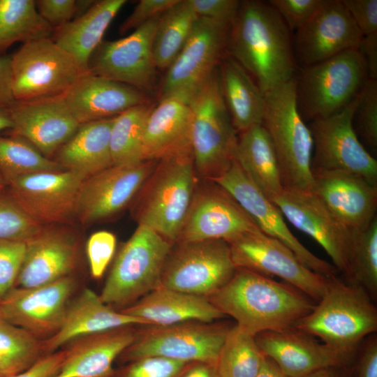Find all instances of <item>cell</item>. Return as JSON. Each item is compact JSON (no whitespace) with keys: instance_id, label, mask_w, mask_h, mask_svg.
<instances>
[{"instance_id":"obj_23","label":"cell","mask_w":377,"mask_h":377,"mask_svg":"<svg viewBox=\"0 0 377 377\" xmlns=\"http://www.w3.org/2000/svg\"><path fill=\"white\" fill-rule=\"evenodd\" d=\"M255 339L262 353L289 377H304L329 367L346 368L356 352L334 348L295 328L262 332Z\"/></svg>"},{"instance_id":"obj_5","label":"cell","mask_w":377,"mask_h":377,"mask_svg":"<svg viewBox=\"0 0 377 377\" xmlns=\"http://www.w3.org/2000/svg\"><path fill=\"white\" fill-rule=\"evenodd\" d=\"M193 154L159 160L138 193L135 216L170 243H176L195 194Z\"/></svg>"},{"instance_id":"obj_62","label":"cell","mask_w":377,"mask_h":377,"mask_svg":"<svg viewBox=\"0 0 377 377\" xmlns=\"http://www.w3.org/2000/svg\"><path fill=\"white\" fill-rule=\"evenodd\" d=\"M0 377H5V376L0 371Z\"/></svg>"},{"instance_id":"obj_51","label":"cell","mask_w":377,"mask_h":377,"mask_svg":"<svg viewBox=\"0 0 377 377\" xmlns=\"http://www.w3.org/2000/svg\"><path fill=\"white\" fill-rule=\"evenodd\" d=\"M198 17L231 23L241 1L238 0H188Z\"/></svg>"},{"instance_id":"obj_61","label":"cell","mask_w":377,"mask_h":377,"mask_svg":"<svg viewBox=\"0 0 377 377\" xmlns=\"http://www.w3.org/2000/svg\"><path fill=\"white\" fill-rule=\"evenodd\" d=\"M6 190V184L3 177L0 174V193Z\"/></svg>"},{"instance_id":"obj_11","label":"cell","mask_w":377,"mask_h":377,"mask_svg":"<svg viewBox=\"0 0 377 377\" xmlns=\"http://www.w3.org/2000/svg\"><path fill=\"white\" fill-rule=\"evenodd\" d=\"M359 94L340 112L311 121L313 176L323 172L348 173L377 186V161L362 145L353 127Z\"/></svg>"},{"instance_id":"obj_59","label":"cell","mask_w":377,"mask_h":377,"mask_svg":"<svg viewBox=\"0 0 377 377\" xmlns=\"http://www.w3.org/2000/svg\"><path fill=\"white\" fill-rule=\"evenodd\" d=\"M339 367H329L318 370L304 377H344Z\"/></svg>"},{"instance_id":"obj_17","label":"cell","mask_w":377,"mask_h":377,"mask_svg":"<svg viewBox=\"0 0 377 377\" xmlns=\"http://www.w3.org/2000/svg\"><path fill=\"white\" fill-rule=\"evenodd\" d=\"M272 202L293 226L323 248L335 268L346 278L357 232L343 223L311 191L283 188Z\"/></svg>"},{"instance_id":"obj_60","label":"cell","mask_w":377,"mask_h":377,"mask_svg":"<svg viewBox=\"0 0 377 377\" xmlns=\"http://www.w3.org/2000/svg\"><path fill=\"white\" fill-rule=\"evenodd\" d=\"M13 121L8 109L0 110V132L13 128Z\"/></svg>"},{"instance_id":"obj_10","label":"cell","mask_w":377,"mask_h":377,"mask_svg":"<svg viewBox=\"0 0 377 377\" xmlns=\"http://www.w3.org/2000/svg\"><path fill=\"white\" fill-rule=\"evenodd\" d=\"M11 72L18 102L64 95L84 74L51 37L22 44L11 55Z\"/></svg>"},{"instance_id":"obj_28","label":"cell","mask_w":377,"mask_h":377,"mask_svg":"<svg viewBox=\"0 0 377 377\" xmlns=\"http://www.w3.org/2000/svg\"><path fill=\"white\" fill-rule=\"evenodd\" d=\"M134 325L76 338L66 347L63 362L53 377H111L113 363L134 341Z\"/></svg>"},{"instance_id":"obj_46","label":"cell","mask_w":377,"mask_h":377,"mask_svg":"<svg viewBox=\"0 0 377 377\" xmlns=\"http://www.w3.org/2000/svg\"><path fill=\"white\" fill-rule=\"evenodd\" d=\"M26 241L0 240V300L15 287Z\"/></svg>"},{"instance_id":"obj_58","label":"cell","mask_w":377,"mask_h":377,"mask_svg":"<svg viewBox=\"0 0 377 377\" xmlns=\"http://www.w3.org/2000/svg\"><path fill=\"white\" fill-rule=\"evenodd\" d=\"M256 377H289L269 357L263 358L259 371Z\"/></svg>"},{"instance_id":"obj_26","label":"cell","mask_w":377,"mask_h":377,"mask_svg":"<svg viewBox=\"0 0 377 377\" xmlns=\"http://www.w3.org/2000/svg\"><path fill=\"white\" fill-rule=\"evenodd\" d=\"M64 97L80 124L112 118L149 103L144 91L89 72L82 75Z\"/></svg>"},{"instance_id":"obj_53","label":"cell","mask_w":377,"mask_h":377,"mask_svg":"<svg viewBox=\"0 0 377 377\" xmlns=\"http://www.w3.org/2000/svg\"><path fill=\"white\" fill-rule=\"evenodd\" d=\"M355 377H377V335L365 338L356 350Z\"/></svg>"},{"instance_id":"obj_1","label":"cell","mask_w":377,"mask_h":377,"mask_svg":"<svg viewBox=\"0 0 377 377\" xmlns=\"http://www.w3.org/2000/svg\"><path fill=\"white\" fill-rule=\"evenodd\" d=\"M227 52L264 94L295 78L290 29L267 1H241L230 23Z\"/></svg>"},{"instance_id":"obj_43","label":"cell","mask_w":377,"mask_h":377,"mask_svg":"<svg viewBox=\"0 0 377 377\" xmlns=\"http://www.w3.org/2000/svg\"><path fill=\"white\" fill-rule=\"evenodd\" d=\"M43 226L33 220L8 193H0V240L27 241Z\"/></svg>"},{"instance_id":"obj_49","label":"cell","mask_w":377,"mask_h":377,"mask_svg":"<svg viewBox=\"0 0 377 377\" xmlns=\"http://www.w3.org/2000/svg\"><path fill=\"white\" fill-rule=\"evenodd\" d=\"M267 2L281 16L289 29L296 31L314 15L324 0H269Z\"/></svg>"},{"instance_id":"obj_30","label":"cell","mask_w":377,"mask_h":377,"mask_svg":"<svg viewBox=\"0 0 377 377\" xmlns=\"http://www.w3.org/2000/svg\"><path fill=\"white\" fill-rule=\"evenodd\" d=\"M135 325H148L142 319L108 305L99 295L86 288L71 300L59 330L43 340V352L47 355L76 338Z\"/></svg>"},{"instance_id":"obj_54","label":"cell","mask_w":377,"mask_h":377,"mask_svg":"<svg viewBox=\"0 0 377 377\" xmlns=\"http://www.w3.org/2000/svg\"><path fill=\"white\" fill-rule=\"evenodd\" d=\"M65 350H59L41 358L27 371L10 377H53L65 357Z\"/></svg>"},{"instance_id":"obj_19","label":"cell","mask_w":377,"mask_h":377,"mask_svg":"<svg viewBox=\"0 0 377 377\" xmlns=\"http://www.w3.org/2000/svg\"><path fill=\"white\" fill-rule=\"evenodd\" d=\"M158 161L114 165L84 179L77 196L75 218L89 224L123 210L137 196Z\"/></svg>"},{"instance_id":"obj_37","label":"cell","mask_w":377,"mask_h":377,"mask_svg":"<svg viewBox=\"0 0 377 377\" xmlns=\"http://www.w3.org/2000/svg\"><path fill=\"white\" fill-rule=\"evenodd\" d=\"M198 17L188 0H179L159 18L153 41L158 68H168L184 46Z\"/></svg>"},{"instance_id":"obj_14","label":"cell","mask_w":377,"mask_h":377,"mask_svg":"<svg viewBox=\"0 0 377 377\" xmlns=\"http://www.w3.org/2000/svg\"><path fill=\"white\" fill-rule=\"evenodd\" d=\"M227 242L236 267L269 278L277 276L316 302L322 297L330 278L308 268L277 239L258 231Z\"/></svg>"},{"instance_id":"obj_50","label":"cell","mask_w":377,"mask_h":377,"mask_svg":"<svg viewBox=\"0 0 377 377\" xmlns=\"http://www.w3.org/2000/svg\"><path fill=\"white\" fill-rule=\"evenodd\" d=\"M178 1L179 0L140 1L133 12L121 24L119 33L124 34L129 30H135L147 22L161 16Z\"/></svg>"},{"instance_id":"obj_2","label":"cell","mask_w":377,"mask_h":377,"mask_svg":"<svg viewBox=\"0 0 377 377\" xmlns=\"http://www.w3.org/2000/svg\"><path fill=\"white\" fill-rule=\"evenodd\" d=\"M208 299L253 337L293 328L316 304L292 285L238 267L230 280Z\"/></svg>"},{"instance_id":"obj_8","label":"cell","mask_w":377,"mask_h":377,"mask_svg":"<svg viewBox=\"0 0 377 377\" xmlns=\"http://www.w3.org/2000/svg\"><path fill=\"white\" fill-rule=\"evenodd\" d=\"M189 105L195 169L212 180L230 167L237 138L222 96L218 68Z\"/></svg>"},{"instance_id":"obj_55","label":"cell","mask_w":377,"mask_h":377,"mask_svg":"<svg viewBox=\"0 0 377 377\" xmlns=\"http://www.w3.org/2000/svg\"><path fill=\"white\" fill-rule=\"evenodd\" d=\"M11 72V55L0 56V110L8 109L16 103Z\"/></svg>"},{"instance_id":"obj_63","label":"cell","mask_w":377,"mask_h":377,"mask_svg":"<svg viewBox=\"0 0 377 377\" xmlns=\"http://www.w3.org/2000/svg\"><path fill=\"white\" fill-rule=\"evenodd\" d=\"M114 374H113L111 377H114Z\"/></svg>"},{"instance_id":"obj_56","label":"cell","mask_w":377,"mask_h":377,"mask_svg":"<svg viewBox=\"0 0 377 377\" xmlns=\"http://www.w3.org/2000/svg\"><path fill=\"white\" fill-rule=\"evenodd\" d=\"M357 49L365 60L369 78L377 80V32L363 36Z\"/></svg>"},{"instance_id":"obj_27","label":"cell","mask_w":377,"mask_h":377,"mask_svg":"<svg viewBox=\"0 0 377 377\" xmlns=\"http://www.w3.org/2000/svg\"><path fill=\"white\" fill-rule=\"evenodd\" d=\"M311 191L347 227L366 228L376 217L377 186L348 173L313 175Z\"/></svg>"},{"instance_id":"obj_7","label":"cell","mask_w":377,"mask_h":377,"mask_svg":"<svg viewBox=\"0 0 377 377\" xmlns=\"http://www.w3.org/2000/svg\"><path fill=\"white\" fill-rule=\"evenodd\" d=\"M172 244L150 228L138 225L115 258L99 295L102 301L121 310L159 287Z\"/></svg>"},{"instance_id":"obj_20","label":"cell","mask_w":377,"mask_h":377,"mask_svg":"<svg viewBox=\"0 0 377 377\" xmlns=\"http://www.w3.org/2000/svg\"><path fill=\"white\" fill-rule=\"evenodd\" d=\"M77 285L71 275L35 288H14L0 300V316L45 340L60 328Z\"/></svg>"},{"instance_id":"obj_12","label":"cell","mask_w":377,"mask_h":377,"mask_svg":"<svg viewBox=\"0 0 377 377\" xmlns=\"http://www.w3.org/2000/svg\"><path fill=\"white\" fill-rule=\"evenodd\" d=\"M165 260L161 286L209 297L234 275L229 244L223 239L177 242Z\"/></svg>"},{"instance_id":"obj_29","label":"cell","mask_w":377,"mask_h":377,"mask_svg":"<svg viewBox=\"0 0 377 377\" xmlns=\"http://www.w3.org/2000/svg\"><path fill=\"white\" fill-rule=\"evenodd\" d=\"M191 123L188 102L175 96L161 98L145 123L142 161H159L192 154Z\"/></svg>"},{"instance_id":"obj_42","label":"cell","mask_w":377,"mask_h":377,"mask_svg":"<svg viewBox=\"0 0 377 377\" xmlns=\"http://www.w3.org/2000/svg\"><path fill=\"white\" fill-rule=\"evenodd\" d=\"M346 281L362 287L374 301L377 297V219L356 232L352 244Z\"/></svg>"},{"instance_id":"obj_18","label":"cell","mask_w":377,"mask_h":377,"mask_svg":"<svg viewBox=\"0 0 377 377\" xmlns=\"http://www.w3.org/2000/svg\"><path fill=\"white\" fill-rule=\"evenodd\" d=\"M160 17L147 22L126 37L103 40L90 59L89 72L144 92L151 89L157 68L153 41Z\"/></svg>"},{"instance_id":"obj_3","label":"cell","mask_w":377,"mask_h":377,"mask_svg":"<svg viewBox=\"0 0 377 377\" xmlns=\"http://www.w3.org/2000/svg\"><path fill=\"white\" fill-rule=\"evenodd\" d=\"M293 328L338 350L355 352L377 330V309L360 286L330 278L322 297Z\"/></svg>"},{"instance_id":"obj_38","label":"cell","mask_w":377,"mask_h":377,"mask_svg":"<svg viewBox=\"0 0 377 377\" xmlns=\"http://www.w3.org/2000/svg\"><path fill=\"white\" fill-rule=\"evenodd\" d=\"M45 356L42 339L0 316V371L5 377L27 371Z\"/></svg>"},{"instance_id":"obj_15","label":"cell","mask_w":377,"mask_h":377,"mask_svg":"<svg viewBox=\"0 0 377 377\" xmlns=\"http://www.w3.org/2000/svg\"><path fill=\"white\" fill-rule=\"evenodd\" d=\"M83 181L78 174L68 170L5 180L8 193L41 226L64 225L75 217L77 196Z\"/></svg>"},{"instance_id":"obj_22","label":"cell","mask_w":377,"mask_h":377,"mask_svg":"<svg viewBox=\"0 0 377 377\" xmlns=\"http://www.w3.org/2000/svg\"><path fill=\"white\" fill-rule=\"evenodd\" d=\"M213 184L195 192L177 242H229L244 234L260 231L236 200Z\"/></svg>"},{"instance_id":"obj_45","label":"cell","mask_w":377,"mask_h":377,"mask_svg":"<svg viewBox=\"0 0 377 377\" xmlns=\"http://www.w3.org/2000/svg\"><path fill=\"white\" fill-rule=\"evenodd\" d=\"M191 362L158 356H148L128 362L114 377H178Z\"/></svg>"},{"instance_id":"obj_40","label":"cell","mask_w":377,"mask_h":377,"mask_svg":"<svg viewBox=\"0 0 377 377\" xmlns=\"http://www.w3.org/2000/svg\"><path fill=\"white\" fill-rule=\"evenodd\" d=\"M264 355L255 337L236 325L229 330L216 362L219 377H256Z\"/></svg>"},{"instance_id":"obj_35","label":"cell","mask_w":377,"mask_h":377,"mask_svg":"<svg viewBox=\"0 0 377 377\" xmlns=\"http://www.w3.org/2000/svg\"><path fill=\"white\" fill-rule=\"evenodd\" d=\"M234 159L269 200L283 190L277 156L269 135L263 125L239 133Z\"/></svg>"},{"instance_id":"obj_32","label":"cell","mask_w":377,"mask_h":377,"mask_svg":"<svg viewBox=\"0 0 377 377\" xmlns=\"http://www.w3.org/2000/svg\"><path fill=\"white\" fill-rule=\"evenodd\" d=\"M126 3V0L95 1L83 14L54 29L51 38L73 58L83 73H88L92 54Z\"/></svg>"},{"instance_id":"obj_6","label":"cell","mask_w":377,"mask_h":377,"mask_svg":"<svg viewBox=\"0 0 377 377\" xmlns=\"http://www.w3.org/2000/svg\"><path fill=\"white\" fill-rule=\"evenodd\" d=\"M369 78L365 60L357 48L302 68L296 79V98L304 120L332 116L347 106Z\"/></svg>"},{"instance_id":"obj_48","label":"cell","mask_w":377,"mask_h":377,"mask_svg":"<svg viewBox=\"0 0 377 377\" xmlns=\"http://www.w3.org/2000/svg\"><path fill=\"white\" fill-rule=\"evenodd\" d=\"M116 248V237L109 231L101 230L93 233L87 244V254L91 276L100 279L110 262Z\"/></svg>"},{"instance_id":"obj_52","label":"cell","mask_w":377,"mask_h":377,"mask_svg":"<svg viewBox=\"0 0 377 377\" xmlns=\"http://www.w3.org/2000/svg\"><path fill=\"white\" fill-rule=\"evenodd\" d=\"M363 36L377 32V0H342Z\"/></svg>"},{"instance_id":"obj_57","label":"cell","mask_w":377,"mask_h":377,"mask_svg":"<svg viewBox=\"0 0 377 377\" xmlns=\"http://www.w3.org/2000/svg\"><path fill=\"white\" fill-rule=\"evenodd\" d=\"M178 377H219L215 364L191 362Z\"/></svg>"},{"instance_id":"obj_39","label":"cell","mask_w":377,"mask_h":377,"mask_svg":"<svg viewBox=\"0 0 377 377\" xmlns=\"http://www.w3.org/2000/svg\"><path fill=\"white\" fill-rule=\"evenodd\" d=\"M154 105L150 103L131 108L113 119L110 145L112 163L127 165L142 161L145 123Z\"/></svg>"},{"instance_id":"obj_34","label":"cell","mask_w":377,"mask_h":377,"mask_svg":"<svg viewBox=\"0 0 377 377\" xmlns=\"http://www.w3.org/2000/svg\"><path fill=\"white\" fill-rule=\"evenodd\" d=\"M218 71L222 96L236 131L263 125L265 94L251 75L228 52Z\"/></svg>"},{"instance_id":"obj_16","label":"cell","mask_w":377,"mask_h":377,"mask_svg":"<svg viewBox=\"0 0 377 377\" xmlns=\"http://www.w3.org/2000/svg\"><path fill=\"white\" fill-rule=\"evenodd\" d=\"M210 181L228 192L263 233L287 246L305 266L327 278L336 276L335 267L316 256L293 235L279 208L259 191L235 159L223 174Z\"/></svg>"},{"instance_id":"obj_44","label":"cell","mask_w":377,"mask_h":377,"mask_svg":"<svg viewBox=\"0 0 377 377\" xmlns=\"http://www.w3.org/2000/svg\"><path fill=\"white\" fill-rule=\"evenodd\" d=\"M353 122L357 135L367 146L377 148V80L368 78L359 94Z\"/></svg>"},{"instance_id":"obj_13","label":"cell","mask_w":377,"mask_h":377,"mask_svg":"<svg viewBox=\"0 0 377 377\" xmlns=\"http://www.w3.org/2000/svg\"><path fill=\"white\" fill-rule=\"evenodd\" d=\"M230 23L198 17L184 46L167 68L160 91L190 100L204 86L227 53Z\"/></svg>"},{"instance_id":"obj_33","label":"cell","mask_w":377,"mask_h":377,"mask_svg":"<svg viewBox=\"0 0 377 377\" xmlns=\"http://www.w3.org/2000/svg\"><path fill=\"white\" fill-rule=\"evenodd\" d=\"M113 119L80 124L54 160L84 180L113 165L110 145Z\"/></svg>"},{"instance_id":"obj_47","label":"cell","mask_w":377,"mask_h":377,"mask_svg":"<svg viewBox=\"0 0 377 377\" xmlns=\"http://www.w3.org/2000/svg\"><path fill=\"white\" fill-rule=\"evenodd\" d=\"M94 1L91 0H37L35 3L39 15L54 29L83 14Z\"/></svg>"},{"instance_id":"obj_41","label":"cell","mask_w":377,"mask_h":377,"mask_svg":"<svg viewBox=\"0 0 377 377\" xmlns=\"http://www.w3.org/2000/svg\"><path fill=\"white\" fill-rule=\"evenodd\" d=\"M66 169L56 161L43 156L23 138L0 135V174L4 180L15 176L57 172Z\"/></svg>"},{"instance_id":"obj_36","label":"cell","mask_w":377,"mask_h":377,"mask_svg":"<svg viewBox=\"0 0 377 377\" xmlns=\"http://www.w3.org/2000/svg\"><path fill=\"white\" fill-rule=\"evenodd\" d=\"M53 31L34 0H0V56L15 43L50 38Z\"/></svg>"},{"instance_id":"obj_21","label":"cell","mask_w":377,"mask_h":377,"mask_svg":"<svg viewBox=\"0 0 377 377\" xmlns=\"http://www.w3.org/2000/svg\"><path fill=\"white\" fill-rule=\"evenodd\" d=\"M362 37L342 0H324L314 15L295 31L296 63L305 68L357 48Z\"/></svg>"},{"instance_id":"obj_9","label":"cell","mask_w":377,"mask_h":377,"mask_svg":"<svg viewBox=\"0 0 377 377\" xmlns=\"http://www.w3.org/2000/svg\"><path fill=\"white\" fill-rule=\"evenodd\" d=\"M232 326L219 323L188 321L147 325L137 330L134 341L118 357L128 363L148 356L186 362L216 364L221 348Z\"/></svg>"},{"instance_id":"obj_31","label":"cell","mask_w":377,"mask_h":377,"mask_svg":"<svg viewBox=\"0 0 377 377\" xmlns=\"http://www.w3.org/2000/svg\"><path fill=\"white\" fill-rule=\"evenodd\" d=\"M121 312L145 321L148 325L167 326L188 321L213 323L226 316L207 297L159 286Z\"/></svg>"},{"instance_id":"obj_25","label":"cell","mask_w":377,"mask_h":377,"mask_svg":"<svg viewBox=\"0 0 377 377\" xmlns=\"http://www.w3.org/2000/svg\"><path fill=\"white\" fill-rule=\"evenodd\" d=\"M8 111L13 125L10 134L24 138L48 158L55 155L80 125L64 95L17 101Z\"/></svg>"},{"instance_id":"obj_4","label":"cell","mask_w":377,"mask_h":377,"mask_svg":"<svg viewBox=\"0 0 377 377\" xmlns=\"http://www.w3.org/2000/svg\"><path fill=\"white\" fill-rule=\"evenodd\" d=\"M263 126L272 140L284 189L311 191L313 141L296 98V78L265 94Z\"/></svg>"},{"instance_id":"obj_24","label":"cell","mask_w":377,"mask_h":377,"mask_svg":"<svg viewBox=\"0 0 377 377\" xmlns=\"http://www.w3.org/2000/svg\"><path fill=\"white\" fill-rule=\"evenodd\" d=\"M79 259V242L69 228L43 226L26 241L15 288H35L73 275Z\"/></svg>"}]
</instances>
